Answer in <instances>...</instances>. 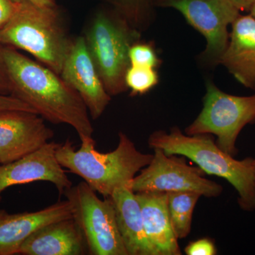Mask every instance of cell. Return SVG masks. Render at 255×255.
I'll list each match as a JSON object with an SVG mask.
<instances>
[{
  "label": "cell",
  "mask_w": 255,
  "mask_h": 255,
  "mask_svg": "<svg viewBox=\"0 0 255 255\" xmlns=\"http://www.w3.org/2000/svg\"><path fill=\"white\" fill-rule=\"evenodd\" d=\"M14 14L0 29V44L25 50L60 75L73 40L62 22L57 6L14 2Z\"/></svg>",
  "instance_id": "4"
},
{
  "label": "cell",
  "mask_w": 255,
  "mask_h": 255,
  "mask_svg": "<svg viewBox=\"0 0 255 255\" xmlns=\"http://www.w3.org/2000/svg\"><path fill=\"white\" fill-rule=\"evenodd\" d=\"M125 82L131 95H145L158 85L157 69L130 65L126 73Z\"/></svg>",
  "instance_id": "20"
},
{
  "label": "cell",
  "mask_w": 255,
  "mask_h": 255,
  "mask_svg": "<svg viewBox=\"0 0 255 255\" xmlns=\"http://www.w3.org/2000/svg\"><path fill=\"white\" fill-rule=\"evenodd\" d=\"M38 114L19 110L0 112V164L14 162L50 142L54 132Z\"/></svg>",
  "instance_id": "10"
},
{
  "label": "cell",
  "mask_w": 255,
  "mask_h": 255,
  "mask_svg": "<svg viewBox=\"0 0 255 255\" xmlns=\"http://www.w3.org/2000/svg\"><path fill=\"white\" fill-rule=\"evenodd\" d=\"M155 7L177 10L186 21L205 38L201 53L204 65L214 67L227 46L230 28L241 11L231 0H154Z\"/></svg>",
  "instance_id": "8"
},
{
  "label": "cell",
  "mask_w": 255,
  "mask_h": 255,
  "mask_svg": "<svg viewBox=\"0 0 255 255\" xmlns=\"http://www.w3.org/2000/svg\"><path fill=\"white\" fill-rule=\"evenodd\" d=\"M84 38L111 97L128 91L125 76L130 65L129 50L134 43L141 39V33L112 9L95 14Z\"/></svg>",
  "instance_id": "5"
},
{
  "label": "cell",
  "mask_w": 255,
  "mask_h": 255,
  "mask_svg": "<svg viewBox=\"0 0 255 255\" xmlns=\"http://www.w3.org/2000/svg\"><path fill=\"white\" fill-rule=\"evenodd\" d=\"M87 251L85 236L73 216L38 228L23 243L18 255H82Z\"/></svg>",
  "instance_id": "15"
},
{
  "label": "cell",
  "mask_w": 255,
  "mask_h": 255,
  "mask_svg": "<svg viewBox=\"0 0 255 255\" xmlns=\"http://www.w3.org/2000/svg\"><path fill=\"white\" fill-rule=\"evenodd\" d=\"M14 8L12 0H0V29L9 21L14 14Z\"/></svg>",
  "instance_id": "25"
},
{
  "label": "cell",
  "mask_w": 255,
  "mask_h": 255,
  "mask_svg": "<svg viewBox=\"0 0 255 255\" xmlns=\"http://www.w3.org/2000/svg\"><path fill=\"white\" fill-rule=\"evenodd\" d=\"M206 87L202 110L184 132L189 135H216L220 148L236 157L238 153L236 142L242 130L255 124V94L231 95L220 90L211 80Z\"/></svg>",
  "instance_id": "6"
},
{
  "label": "cell",
  "mask_w": 255,
  "mask_h": 255,
  "mask_svg": "<svg viewBox=\"0 0 255 255\" xmlns=\"http://www.w3.org/2000/svg\"><path fill=\"white\" fill-rule=\"evenodd\" d=\"M152 155L140 152L123 132H119L117 148L106 153L97 150L95 140L82 142L76 149L67 139L56 150L57 159L63 168L82 178L105 198L118 188L131 189L134 178L150 163Z\"/></svg>",
  "instance_id": "2"
},
{
  "label": "cell",
  "mask_w": 255,
  "mask_h": 255,
  "mask_svg": "<svg viewBox=\"0 0 255 255\" xmlns=\"http://www.w3.org/2000/svg\"><path fill=\"white\" fill-rule=\"evenodd\" d=\"M130 65L157 69L162 64L155 44L141 39L134 43L129 50Z\"/></svg>",
  "instance_id": "21"
},
{
  "label": "cell",
  "mask_w": 255,
  "mask_h": 255,
  "mask_svg": "<svg viewBox=\"0 0 255 255\" xmlns=\"http://www.w3.org/2000/svg\"><path fill=\"white\" fill-rule=\"evenodd\" d=\"M60 75L78 92L90 117L94 120L100 118L110 105L112 97L96 68L84 36L73 40Z\"/></svg>",
  "instance_id": "11"
},
{
  "label": "cell",
  "mask_w": 255,
  "mask_h": 255,
  "mask_svg": "<svg viewBox=\"0 0 255 255\" xmlns=\"http://www.w3.org/2000/svg\"><path fill=\"white\" fill-rule=\"evenodd\" d=\"M141 209L146 235L157 255H181L167 207V193H135Z\"/></svg>",
  "instance_id": "16"
},
{
  "label": "cell",
  "mask_w": 255,
  "mask_h": 255,
  "mask_svg": "<svg viewBox=\"0 0 255 255\" xmlns=\"http://www.w3.org/2000/svg\"><path fill=\"white\" fill-rule=\"evenodd\" d=\"M219 65L243 86L255 91V18L249 13H241L233 21Z\"/></svg>",
  "instance_id": "14"
},
{
  "label": "cell",
  "mask_w": 255,
  "mask_h": 255,
  "mask_svg": "<svg viewBox=\"0 0 255 255\" xmlns=\"http://www.w3.org/2000/svg\"><path fill=\"white\" fill-rule=\"evenodd\" d=\"M58 143L49 142L34 152L0 165V199L9 187L34 182L52 183L60 194L73 186L56 157Z\"/></svg>",
  "instance_id": "12"
},
{
  "label": "cell",
  "mask_w": 255,
  "mask_h": 255,
  "mask_svg": "<svg viewBox=\"0 0 255 255\" xmlns=\"http://www.w3.org/2000/svg\"><path fill=\"white\" fill-rule=\"evenodd\" d=\"M6 110L25 111L36 113L31 107L19 99L11 95H0V112Z\"/></svg>",
  "instance_id": "23"
},
{
  "label": "cell",
  "mask_w": 255,
  "mask_h": 255,
  "mask_svg": "<svg viewBox=\"0 0 255 255\" xmlns=\"http://www.w3.org/2000/svg\"><path fill=\"white\" fill-rule=\"evenodd\" d=\"M253 170H254V173H255V158H253Z\"/></svg>",
  "instance_id": "29"
},
{
  "label": "cell",
  "mask_w": 255,
  "mask_h": 255,
  "mask_svg": "<svg viewBox=\"0 0 255 255\" xmlns=\"http://www.w3.org/2000/svg\"><path fill=\"white\" fill-rule=\"evenodd\" d=\"M14 2L20 1V0H12ZM32 4L40 6H46V7H54L57 6L55 0H26Z\"/></svg>",
  "instance_id": "27"
},
{
  "label": "cell",
  "mask_w": 255,
  "mask_h": 255,
  "mask_svg": "<svg viewBox=\"0 0 255 255\" xmlns=\"http://www.w3.org/2000/svg\"><path fill=\"white\" fill-rule=\"evenodd\" d=\"M132 28L142 33L153 20L154 0H103Z\"/></svg>",
  "instance_id": "19"
},
{
  "label": "cell",
  "mask_w": 255,
  "mask_h": 255,
  "mask_svg": "<svg viewBox=\"0 0 255 255\" xmlns=\"http://www.w3.org/2000/svg\"><path fill=\"white\" fill-rule=\"evenodd\" d=\"M187 255H215L217 253L214 242L209 238H201L194 242H191L185 249Z\"/></svg>",
  "instance_id": "22"
},
{
  "label": "cell",
  "mask_w": 255,
  "mask_h": 255,
  "mask_svg": "<svg viewBox=\"0 0 255 255\" xmlns=\"http://www.w3.org/2000/svg\"><path fill=\"white\" fill-rule=\"evenodd\" d=\"M73 214V205L67 199L34 212L9 214L0 209V255H18L23 243L38 228Z\"/></svg>",
  "instance_id": "13"
},
{
  "label": "cell",
  "mask_w": 255,
  "mask_h": 255,
  "mask_svg": "<svg viewBox=\"0 0 255 255\" xmlns=\"http://www.w3.org/2000/svg\"><path fill=\"white\" fill-rule=\"evenodd\" d=\"M2 47L0 44V95H11V83L2 56Z\"/></svg>",
  "instance_id": "24"
},
{
  "label": "cell",
  "mask_w": 255,
  "mask_h": 255,
  "mask_svg": "<svg viewBox=\"0 0 255 255\" xmlns=\"http://www.w3.org/2000/svg\"><path fill=\"white\" fill-rule=\"evenodd\" d=\"M119 232L128 255H157L146 235L141 209L130 188H118L110 196Z\"/></svg>",
  "instance_id": "17"
},
{
  "label": "cell",
  "mask_w": 255,
  "mask_h": 255,
  "mask_svg": "<svg viewBox=\"0 0 255 255\" xmlns=\"http://www.w3.org/2000/svg\"><path fill=\"white\" fill-rule=\"evenodd\" d=\"M149 147L167 155H182L197 164L206 174L228 181L238 193V204L243 211L255 210V175L253 157L238 160L218 146L209 134L189 135L177 127L169 131L156 130L147 140Z\"/></svg>",
  "instance_id": "3"
},
{
  "label": "cell",
  "mask_w": 255,
  "mask_h": 255,
  "mask_svg": "<svg viewBox=\"0 0 255 255\" xmlns=\"http://www.w3.org/2000/svg\"><path fill=\"white\" fill-rule=\"evenodd\" d=\"M153 150L150 163L132 180L134 192L193 191L207 198L218 197L222 194V186L206 178L204 171L190 165L187 157L167 155L160 149Z\"/></svg>",
  "instance_id": "9"
},
{
  "label": "cell",
  "mask_w": 255,
  "mask_h": 255,
  "mask_svg": "<svg viewBox=\"0 0 255 255\" xmlns=\"http://www.w3.org/2000/svg\"><path fill=\"white\" fill-rule=\"evenodd\" d=\"M233 4L238 8L241 12H248L250 9L255 4V0H231Z\"/></svg>",
  "instance_id": "26"
},
{
  "label": "cell",
  "mask_w": 255,
  "mask_h": 255,
  "mask_svg": "<svg viewBox=\"0 0 255 255\" xmlns=\"http://www.w3.org/2000/svg\"><path fill=\"white\" fill-rule=\"evenodd\" d=\"M248 13L251 14L252 16H253V17L255 18V4L254 5H253V6H252L251 9H250Z\"/></svg>",
  "instance_id": "28"
},
{
  "label": "cell",
  "mask_w": 255,
  "mask_h": 255,
  "mask_svg": "<svg viewBox=\"0 0 255 255\" xmlns=\"http://www.w3.org/2000/svg\"><path fill=\"white\" fill-rule=\"evenodd\" d=\"M2 56L11 96L27 104L48 122L73 128L81 142L94 140L93 126L85 102L60 75L12 47L3 46Z\"/></svg>",
  "instance_id": "1"
},
{
  "label": "cell",
  "mask_w": 255,
  "mask_h": 255,
  "mask_svg": "<svg viewBox=\"0 0 255 255\" xmlns=\"http://www.w3.org/2000/svg\"><path fill=\"white\" fill-rule=\"evenodd\" d=\"M201 196L193 191L167 192L169 219L177 239L187 238L190 233L194 209Z\"/></svg>",
  "instance_id": "18"
},
{
  "label": "cell",
  "mask_w": 255,
  "mask_h": 255,
  "mask_svg": "<svg viewBox=\"0 0 255 255\" xmlns=\"http://www.w3.org/2000/svg\"><path fill=\"white\" fill-rule=\"evenodd\" d=\"M85 182L72 186L64 194L73 207V216L80 226L92 255H128L119 232L115 209L110 197L101 199Z\"/></svg>",
  "instance_id": "7"
}]
</instances>
